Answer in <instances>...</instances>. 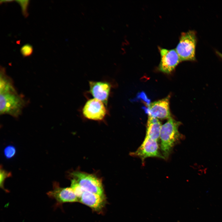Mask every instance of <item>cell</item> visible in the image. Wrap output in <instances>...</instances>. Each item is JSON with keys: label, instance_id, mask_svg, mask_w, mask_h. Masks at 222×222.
I'll return each instance as SVG.
<instances>
[{"label": "cell", "instance_id": "obj_13", "mask_svg": "<svg viewBox=\"0 0 222 222\" xmlns=\"http://www.w3.org/2000/svg\"><path fill=\"white\" fill-rule=\"evenodd\" d=\"M17 92L11 79L6 73L5 69L1 67L0 93Z\"/></svg>", "mask_w": 222, "mask_h": 222}, {"label": "cell", "instance_id": "obj_11", "mask_svg": "<svg viewBox=\"0 0 222 222\" xmlns=\"http://www.w3.org/2000/svg\"><path fill=\"white\" fill-rule=\"evenodd\" d=\"M79 201L97 212L102 210L105 204V195H101L84 191Z\"/></svg>", "mask_w": 222, "mask_h": 222}, {"label": "cell", "instance_id": "obj_7", "mask_svg": "<svg viewBox=\"0 0 222 222\" xmlns=\"http://www.w3.org/2000/svg\"><path fill=\"white\" fill-rule=\"evenodd\" d=\"M82 112L84 116L88 119L101 121L106 116L107 111L102 102L93 98L89 99L86 102Z\"/></svg>", "mask_w": 222, "mask_h": 222}, {"label": "cell", "instance_id": "obj_4", "mask_svg": "<svg viewBox=\"0 0 222 222\" xmlns=\"http://www.w3.org/2000/svg\"><path fill=\"white\" fill-rule=\"evenodd\" d=\"M71 176L84 190L105 195L101 180L95 175L76 171L72 173Z\"/></svg>", "mask_w": 222, "mask_h": 222}, {"label": "cell", "instance_id": "obj_9", "mask_svg": "<svg viewBox=\"0 0 222 222\" xmlns=\"http://www.w3.org/2000/svg\"><path fill=\"white\" fill-rule=\"evenodd\" d=\"M170 96L151 103L148 109V115L160 119H169L171 117L169 106Z\"/></svg>", "mask_w": 222, "mask_h": 222}, {"label": "cell", "instance_id": "obj_3", "mask_svg": "<svg viewBox=\"0 0 222 222\" xmlns=\"http://www.w3.org/2000/svg\"><path fill=\"white\" fill-rule=\"evenodd\" d=\"M196 42V33L194 31L190 30L181 33L175 49L181 61L195 60Z\"/></svg>", "mask_w": 222, "mask_h": 222}, {"label": "cell", "instance_id": "obj_12", "mask_svg": "<svg viewBox=\"0 0 222 222\" xmlns=\"http://www.w3.org/2000/svg\"><path fill=\"white\" fill-rule=\"evenodd\" d=\"M162 125L159 120L148 115L145 137L158 141L160 138Z\"/></svg>", "mask_w": 222, "mask_h": 222}, {"label": "cell", "instance_id": "obj_18", "mask_svg": "<svg viewBox=\"0 0 222 222\" xmlns=\"http://www.w3.org/2000/svg\"><path fill=\"white\" fill-rule=\"evenodd\" d=\"M16 153V150L14 147L12 146H7L4 150V155L7 158L13 157Z\"/></svg>", "mask_w": 222, "mask_h": 222}, {"label": "cell", "instance_id": "obj_10", "mask_svg": "<svg viewBox=\"0 0 222 222\" xmlns=\"http://www.w3.org/2000/svg\"><path fill=\"white\" fill-rule=\"evenodd\" d=\"M89 86V92L94 98L107 104L111 89V84L106 81H90Z\"/></svg>", "mask_w": 222, "mask_h": 222}, {"label": "cell", "instance_id": "obj_1", "mask_svg": "<svg viewBox=\"0 0 222 222\" xmlns=\"http://www.w3.org/2000/svg\"><path fill=\"white\" fill-rule=\"evenodd\" d=\"M181 124L171 117L162 125L160 136V148L165 159L169 157L174 146L183 138L178 130Z\"/></svg>", "mask_w": 222, "mask_h": 222}, {"label": "cell", "instance_id": "obj_17", "mask_svg": "<svg viewBox=\"0 0 222 222\" xmlns=\"http://www.w3.org/2000/svg\"><path fill=\"white\" fill-rule=\"evenodd\" d=\"M16 1L20 5L23 15L25 17L28 15V7L29 4V0H17Z\"/></svg>", "mask_w": 222, "mask_h": 222}, {"label": "cell", "instance_id": "obj_14", "mask_svg": "<svg viewBox=\"0 0 222 222\" xmlns=\"http://www.w3.org/2000/svg\"><path fill=\"white\" fill-rule=\"evenodd\" d=\"M71 187L79 199L84 190L80 186L76 181L73 179L71 180Z\"/></svg>", "mask_w": 222, "mask_h": 222}, {"label": "cell", "instance_id": "obj_6", "mask_svg": "<svg viewBox=\"0 0 222 222\" xmlns=\"http://www.w3.org/2000/svg\"><path fill=\"white\" fill-rule=\"evenodd\" d=\"M130 154L140 158L143 163L145 159L150 157L165 159L159 151L158 141L146 137L140 146Z\"/></svg>", "mask_w": 222, "mask_h": 222}, {"label": "cell", "instance_id": "obj_8", "mask_svg": "<svg viewBox=\"0 0 222 222\" xmlns=\"http://www.w3.org/2000/svg\"><path fill=\"white\" fill-rule=\"evenodd\" d=\"M161 60L158 66L160 71L168 74L175 69L181 61L175 50L160 48Z\"/></svg>", "mask_w": 222, "mask_h": 222}, {"label": "cell", "instance_id": "obj_5", "mask_svg": "<svg viewBox=\"0 0 222 222\" xmlns=\"http://www.w3.org/2000/svg\"><path fill=\"white\" fill-rule=\"evenodd\" d=\"M53 190L47 193L50 198L56 200L55 208L61 207L64 203L79 201V199L71 187H60L58 183L54 182Z\"/></svg>", "mask_w": 222, "mask_h": 222}, {"label": "cell", "instance_id": "obj_20", "mask_svg": "<svg viewBox=\"0 0 222 222\" xmlns=\"http://www.w3.org/2000/svg\"><path fill=\"white\" fill-rule=\"evenodd\" d=\"M217 54L222 59V54L218 51H216Z\"/></svg>", "mask_w": 222, "mask_h": 222}, {"label": "cell", "instance_id": "obj_19", "mask_svg": "<svg viewBox=\"0 0 222 222\" xmlns=\"http://www.w3.org/2000/svg\"><path fill=\"white\" fill-rule=\"evenodd\" d=\"M14 1L12 0H3V1H0V3H8V2H12L13 1Z\"/></svg>", "mask_w": 222, "mask_h": 222}, {"label": "cell", "instance_id": "obj_2", "mask_svg": "<svg viewBox=\"0 0 222 222\" xmlns=\"http://www.w3.org/2000/svg\"><path fill=\"white\" fill-rule=\"evenodd\" d=\"M26 101L17 92L0 94L1 114H7L15 118L22 113Z\"/></svg>", "mask_w": 222, "mask_h": 222}, {"label": "cell", "instance_id": "obj_16", "mask_svg": "<svg viewBox=\"0 0 222 222\" xmlns=\"http://www.w3.org/2000/svg\"><path fill=\"white\" fill-rule=\"evenodd\" d=\"M20 52L23 56L28 57L31 56L33 52L32 46L29 44H25L20 49Z\"/></svg>", "mask_w": 222, "mask_h": 222}, {"label": "cell", "instance_id": "obj_15", "mask_svg": "<svg viewBox=\"0 0 222 222\" xmlns=\"http://www.w3.org/2000/svg\"><path fill=\"white\" fill-rule=\"evenodd\" d=\"M0 186L3 190L6 192H9L8 190L5 188L4 186V183L5 179L8 177H10L11 174L10 173L4 170L1 166L0 168Z\"/></svg>", "mask_w": 222, "mask_h": 222}]
</instances>
